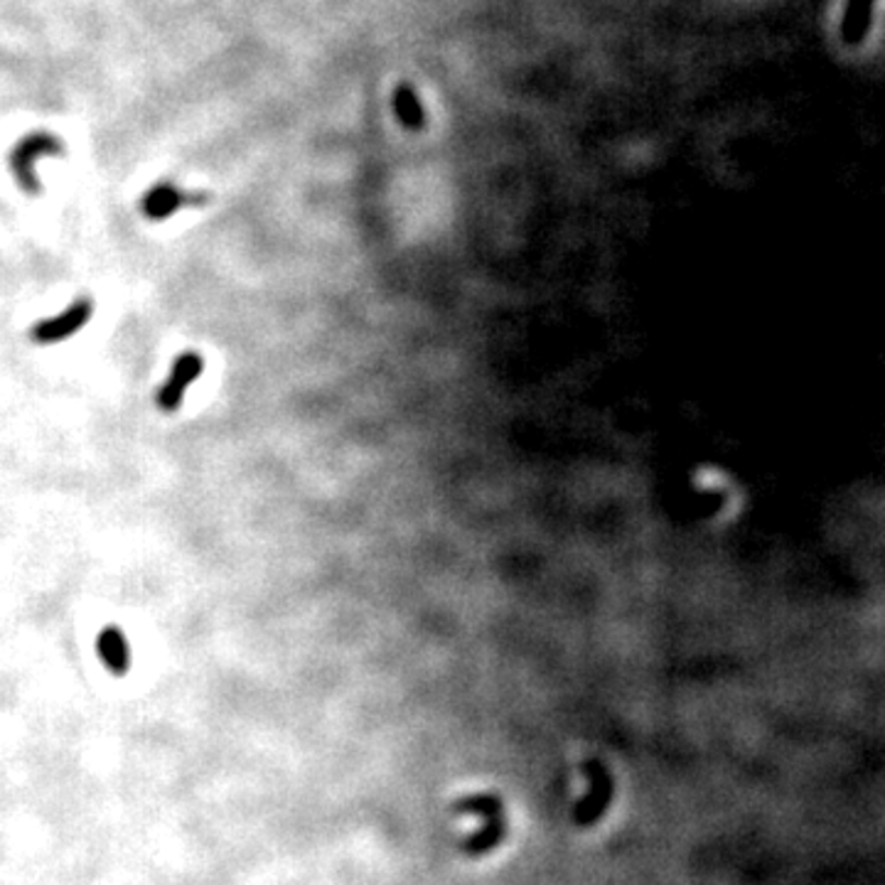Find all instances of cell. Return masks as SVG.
<instances>
[{
  "label": "cell",
  "mask_w": 885,
  "mask_h": 885,
  "mask_svg": "<svg viewBox=\"0 0 885 885\" xmlns=\"http://www.w3.org/2000/svg\"><path fill=\"white\" fill-rule=\"evenodd\" d=\"M62 150H64L62 141H57L52 133H31V136H25L15 146L13 158H11L17 185H21L25 192H31V195L43 192L40 178H37V162L47 156H57V153H62Z\"/></svg>",
  "instance_id": "obj_1"
},
{
  "label": "cell",
  "mask_w": 885,
  "mask_h": 885,
  "mask_svg": "<svg viewBox=\"0 0 885 885\" xmlns=\"http://www.w3.org/2000/svg\"><path fill=\"white\" fill-rule=\"evenodd\" d=\"M94 315V301L92 298H76V301L62 311L60 315L50 317V320H43L33 325L31 330V340L35 344H57V342H64L70 340L72 335H76L80 330H84L86 325H89Z\"/></svg>",
  "instance_id": "obj_2"
},
{
  "label": "cell",
  "mask_w": 885,
  "mask_h": 885,
  "mask_svg": "<svg viewBox=\"0 0 885 885\" xmlns=\"http://www.w3.org/2000/svg\"><path fill=\"white\" fill-rule=\"evenodd\" d=\"M199 369H202V360L195 352L182 354V357L175 362V367H172L170 379L162 384L160 391L156 393L158 407L162 411H175L182 403V397H185V389L199 377Z\"/></svg>",
  "instance_id": "obj_3"
},
{
  "label": "cell",
  "mask_w": 885,
  "mask_h": 885,
  "mask_svg": "<svg viewBox=\"0 0 885 885\" xmlns=\"http://www.w3.org/2000/svg\"><path fill=\"white\" fill-rule=\"evenodd\" d=\"M205 197L195 195V192H185L172 185V182H160V185L150 187L146 192V197L141 202V209L143 215L153 221H160V219H168L172 211L185 207V205H197Z\"/></svg>",
  "instance_id": "obj_4"
},
{
  "label": "cell",
  "mask_w": 885,
  "mask_h": 885,
  "mask_svg": "<svg viewBox=\"0 0 885 885\" xmlns=\"http://www.w3.org/2000/svg\"><path fill=\"white\" fill-rule=\"evenodd\" d=\"M96 650H99V657L111 675H117V677L129 675L131 644L126 640V634L121 632V628H117V625H109V628L101 630L99 640H96Z\"/></svg>",
  "instance_id": "obj_5"
},
{
  "label": "cell",
  "mask_w": 885,
  "mask_h": 885,
  "mask_svg": "<svg viewBox=\"0 0 885 885\" xmlns=\"http://www.w3.org/2000/svg\"><path fill=\"white\" fill-rule=\"evenodd\" d=\"M875 0H849L846 3V13L841 21V37L846 45H859L865 40L871 31V15H873Z\"/></svg>",
  "instance_id": "obj_6"
},
{
  "label": "cell",
  "mask_w": 885,
  "mask_h": 885,
  "mask_svg": "<svg viewBox=\"0 0 885 885\" xmlns=\"http://www.w3.org/2000/svg\"><path fill=\"white\" fill-rule=\"evenodd\" d=\"M393 111H397V119L403 129L419 131L426 126V111H423L416 89L409 84H399L397 92H393Z\"/></svg>",
  "instance_id": "obj_7"
}]
</instances>
